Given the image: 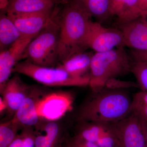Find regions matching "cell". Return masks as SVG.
I'll return each instance as SVG.
<instances>
[{"mask_svg": "<svg viewBox=\"0 0 147 147\" xmlns=\"http://www.w3.org/2000/svg\"><path fill=\"white\" fill-rule=\"evenodd\" d=\"M91 15L79 0L67 3L62 11L59 25L58 62L87 48V38Z\"/></svg>", "mask_w": 147, "mask_h": 147, "instance_id": "6da1fadb", "label": "cell"}, {"mask_svg": "<svg viewBox=\"0 0 147 147\" xmlns=\"http://www.w3.org/2000/svg\"><path fill=\"white\" fill-rule=\"evenodd\" d=\"M93 92L79 109L77 121L116 122L131 113L132 98L123 90L104 88Z\"/></svg>", "mask_w": 147, "mask_h": 147, "instance_id": "7a4b0ae2", "label": "cell"}, {"mask_svg": "<svg viewBox=\"0 0 147 147\" xmlns=\"http://www.w3.org/2000/svg\"><path fill=\"white\" fill-rule=\"evenodd\" d=\"M124 47L93 54L89 83L93 92L102 90L110 80L131 71L132 63Z\"/></svg>", "mask_w": 147, "mask_h": 147, "instance_id": "3957f363", "label": "cell"}, {"mask_svg": "<svg viewBox=\"0 0 147 147\" xmlns=\"http://www.w3.org/2000/svg\"><path fill=\"white\" fill-rule=\"evenodd\" d=\"M59 32V21L52 17L28 45L24 58L37 65L54 67L58 62Z\"/></svg>", "mask_w": 147, "mask_h": 147, "instance_id": "277c9868", "label": "cell"}, {"mask_svg": "<svg viewBox=\"0 0 147 147\" xmlns=\"http://www.w3.org/2000/svg\"><path fill=\"white\" fill-rule=\"evenodd\" d=\"M13 72L28 76L47 86L85 87L89 85L90 75L83 77L74 76L58 67L41 66L28 59L18 63Z\"/></svg>", "mask_w": 147, "mask_h": 147, "instance_id": "5b68a950", "label": "cell"}, {"mask_svg": "<svg viewBox=\"0 0 147 147\" xmlns=\"http://www.w3.org/2000/svg\"><path fill=\"white\" fill-rule=\"evenodd\" d=\"M77 122L74 136L97 147H121L114 122Z\"/></svg>", "mask_w": 147, "mask_h": 147, "instance_id": "8992f818", "label": "cell"}, {"mask_svg": "<svg viewBox=\"0 0 147 147\" xmlns=\"http://www.w3.org/2000/svg\"><path fill=\"white\" fill-rule=\"evenodd\" d=\"M73 102V95L69 92H42L36 102L40 121H57L71 110Z\"/></svg>", "mask_w": 147, "mask_h": 147, "instance_id": "52a82bcc", "label": "cell"}, {"mask_svg": "<svg viewBox=\"0 0 147 147\" xmlns=\"http://www.w3.org/2000/svg\"><path fill=\"white\" fill-rule=\"evenodd\" d=\"M87 46L96 53L108 52L116 47H124V39L119 29L103 27L91 21L87 38Z\"/></svg>", "mask_w": 147, "mask_h": 147, "instance_id": "ba28073f", "label": "cell"}, {"mask_svg": "<svg viewBox=\"0 0 147 147\" xmlns=\"http://www.w3.org/2000/svg\"><path fill=\"white\" fill-rule=\"evenodd\" d=\"M121 147H144L146 145L141 119L131 112L126 117L114 122Z\"/></svg>", "mask_w": 147, "mask_h": 147, "instance_id": "9c48e42d", "label": "cell"}, {"mask_svg": "<svg viewBox=\"0 0 147 147\" xmlns=\"http://www.w3.org/2000/svg\"><path fill=\"white\" fill-rule=\"evenodd\" d=\"M34 37L23 36L8 49L0 54V92L9 79L11 73L19 61L24 59L27 46Z\"/></svg>", "mask_w": 147, "mask_h": 147, "instance_id": "30bf717a", "label": "cell"}, {"mask_svg": "<svg viewBox=\"0 0 147 147\" xmlns=\"http://www.w3.org/2000/svg\"><path fill=\"white\" fill-rule=\"evenodd\" d=\"M119 30L123 34L125 47L138 51H147V21L144 16L121 23Z\"/></svg>", "mask_w": 147, "mask_h": 147, "instance_id": "8fae6325", "label": "cell"}, {"mask_svg": "<svg viewBox=\"0 0 147 147\" xmlns=\"http://www.w3.org/2000/svg\"><path fill=\"white\" fill-rule=\"evenodd\" d=\"M32 87L25 84L18 75L9 79L1 92L2 98L6 106L7 111L14 115L30 94Z\"/></svg>", "mask_w": 147, "mask_h": 147, "instance_id": "7c38bea8", "label": "cell"}, {"mask_svg": "<svg viewBox=\"0 0 147 147\" xmlns=\"http://www.w3.org/2000/svg\"><path fill=\"white\" fill-rule=\"evenodd\" d=\"M35 147H63L69 135L67 134L57 121H41L36 127Z\"/></svg>", "mask_w": 147, "mask_h": 147, "instance_id": "4fadbf2b", "label": "cell"}, {"mask_svg": "<svg viewBox=\"0 0 147 147\" xmlns=\"http://www.w3.org/2000/svg\"><path fill=\"white\" fill-rule=\"evenodd\" d=\"M23 36L35 37L48 24L53 16L51 11L40 13L13 15L7 13Z\"/></svg>", "mask_w": 147, "mask_h": 147, "instance_id": "5bb4252c", "label": "cell"}, {"mask_svg": "<svg viewBox=\"0 0 147 147\" xmlns=\"http://www.w3.org/2000/svg\"><path fill=\"white\" fill-rule=\"evenodd\" d=\"M37 87H33L19 109L13 116L12 119L22 129L26 127H36L40 122L36 110V102L43 92Z\"/></svg>", "mask_w": 147, "mask_h": 147, "instance_id": "9a60e30c", "label": "cell"}, {"mask_svg": "<svg viewBox=\"0 0 147 147\" xmlns=\"http://www.w3.org/2000/svg\"><path fill=\"white\" fill-rule=\"evenodd\" d=\"M54 0H9L7 13L13 15L40 13L52 10Z\"/></svg>", "mask_w": 147, "mask_h": 147, "instance_id": "2e32d148", "label": "cell"}, {"mask_svg": "<svg viewBox=\"0 0 147 147\" xmlns=\"http://www.w3.org/2000/svg\"><path fill=\"white\" fill-rule=\"evenodd\" d=\"M139 0H110L109 14L117 16L121 23L133 21L141 17Z\"/></svg>", "mask_w": 147, "mask_h": 147, "instance_id": "e0dca14e", "label": "cell"}, {"mask_svg": "<svg viewBox=\"0 0 147 147\" xmlns=\"http://www.w3.org/2000/svg\"><path fill=\"white\" fill-rule=\"evenodd\" d=\"M93 54L84 52L76 53L63 61L57 67L64 69L74 76H89Z\"/></svg>", "mask_w": 147, "mask_h": 147, "instance_id": "ac0fdd59", "label": "cell"}, {"mask_svg": "<svg viewBox=\"0 0 147 147\" xmlns=\"http://www.w3.org/2000/svg\"><path fill=\"white\" fill-rule=\"evenodd\" d=\"M23 36L7 14L1 15L0 18L1 52L8 49Z\"/></svg>", "mask_w": 147, "mask_h": 147, "instance_id": "d6986e66", "label": "cell"}, {"mask_svg": "<svg viewBox=\"0 0 147 147\" xmlns=\"http://www.w3.org/2000/svg\"><path fill=\"white\" fill-rule=\"evenodd\" d=\"M92 16L103 19L110 15V0H79Z\"/></svg>", "mask_w": 147, "mask_h": 147, "instance_id": "ffe728a7", "label": "cell"}, {"mask_svg": "<svg viewBox=\"0 0 147 147\" xmlns=\"http://www.w3.org/2000/svg\"><path fill=\"white\" fill-rule=\"evenodd\" d=\"M22 128L12 119L0 125V147H8Z\"/></svg>", "mask_w": 147, "mask_h": 147, "instance_id": "44dd1931", "label": "cell"}, {"mask_svg": "<svg viewBox=\"0 0 147 147\" xmlns=\"http://www.w3.org/2000/svg\"><path fill=\"white\" fill-rule=\"evenodd\" d=\"M131 112L147 122V92L142 90L136 94L132 99Z\"/></svg>", "mask_w": 147, "mask_h": 147, "instance_id": "7402d4cb", "label": "cell"}, {"mask_svg": "<svg viewBox=\"0 0 147 147\" xmlns=\"http://www.w3.org/2000/svg\"><path fill=\"white\" fill-rule=\"evenodd\" d=\"M131 71L142 90L147 92V63L135 61L132 63Z\"/></svg>", "mask_w": 147, "mask_h": 147, "instance_id": "603a6c76", "label": "cell"}, {"mask_svg": "<svg viewBox=\"0 0 147 147\" xmlns=\"http://www.w3.org/2000/svg\"><path fill=\"white\" fill-rule=\"evenodd\" d=\"M21 135L23 139V147H35L36 134L34 127H24Z\"/></svg>", "mask_w": 147, "mask_h": 147, "instance_id": "cb8c5ba5", "label": "cell"}, {"mask_svg": "<svg viewBox=\"0 0 147 147\" xmlns=\"http://www.w3.org/2000/svg\"><path fill=\"white\" fill-rule=\"evenodd\" d=\"M135 61L147 63V51H141L132 50L131 52Z\"/></svg>", "mask_w": 147, "mask_h": 147, "instance_id": "d4e9b609", "label": "cell"}, {"mask_svg": "<svg viewBox=\"0 0 147 147\" xmlns=\"http://www.w3.org/2000/svg\"><path fill=\"white\" fill-rule=\"evenodd\" d=\"M8 147H23V142L21 134H18Z\"/></svg>", "mask_w": 147, "mask_h": 147, "instance_id": "484cf974", "label": "cell"}, {"mask_svg": "<svg viewBox=\"0 0 147 147\" xmlns=\"http://www.w3.org/2000/svg\"><path fill=\"white\" fill-rule=\"evenodd\" d=\"M139 7L142 15L147 13V0H139Z\"/></svg>", "mask_w": 147, "mask_h": 147, "instance_id": "4316f807", "label": "cell"}, {"mask_svg": "<svg viewBox=\"0 0 147 147\" xmlns=\"http://www.w3.org/2000/svg\"><path fill=\"white\" fill-rule=\"evenodd\" d=\"M140 119H141L142 127H143V131H144V135L146 145L147 146V122L144 121L141 118Z\"/></svg>", "mask_w": 147, "mask_h": 147, "instance_id": "83f0119b", "label": "cell"}, {"mask_svg": "<svg viewBox=\"0 0 147 147\" xmlns=\"http://www.w3.org/2000/svg\"><path fill=\"white\" fill-rule=\"evenodd\" d=\"M9 0H0L1 9H6L8 6Z\"/></svg>", "mask_w": 147, "mask_h": 147, "instance_id": "f1b7e54d", "label": "cell"}, {"mask_svg": "<svg viewBox=\"0 0 147 147\" xmlns=\"http://www.w3.org/2000/svg\"><path fill=\"white\" fill-rule=\"evenodd\" d=\"M7 110L6 106L4 101L3 100L2 98H0V112L1 114H2L4 112Z\"/></svg>", "mask_w": 147, "mask_h": 147, "instance_id": "f546056e", "label": "cell"}, {"mask_svg": "<svg viewBox=\"0 0 147 147\" xmlns=\"http://www.w3.org/2000/svg\"><path fill=\"white\" fill-rule=\"evenodd\" d=\"M142 16H144L145 18H146V19L147 21V13H144V14H143V15H142Z\"/></svg>", "mask_w": 147, "mask_h": 147, "instance_id": "4dcf8cb0", "label": "cell"}, {"mask_svg": "<svg viewBox=\"0 0 147 147\" xmlns=\"http://www.w3.org/2000/svg\"><path fill=\"white\" fill-rule=\"evenodd\" d=\"M55 1V2L57 1H66V0H54Z\"/></svg>", "mask_w": 147, "mask_h": 147, "instance_id": "1f68e13d", "label": "cell"}, {"mask_svg": "<svg viewBox=\"0 0 147 147\" xmlns=\"http://www.w3.org/2000/svg\"><path fill=\"white\" fill-rule=\"evenodd\" d=\"M63 147H68L66 146H64V145Z\"/></svg>", "mask_w": 147, "mask_h": 147, "instance_id": "d6a6232c", "label": "cell"}, {"mask_svg": "<svg viewBox=\"0 0 147 147\" xmlns=\"http://www.w3.org/2000/svg\"><path fill=\"white\" fill-rule=\"evenodd\" d=\"M144 147H147V146H146H146H145Z\"/></svg>", "mask_w": 147, "mask_h": 147, "instance_id": "836d02e7", "label": "cell"}]
</instances>
